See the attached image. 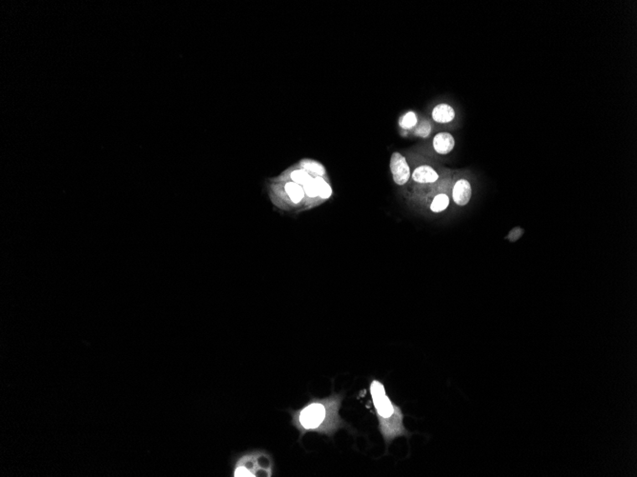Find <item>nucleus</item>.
Wrapping results in <instances>:
<instances>
[{
	"instance_id": "f257e3e1",
	"label": "nucleus",
	"mask_w": 637,
	"mask_h": 477,
	"mask_svg": "<svg viewBox=\"0 0 637 477\" xmlns=\"http://www.w3.org/2000/svg\"><path fill=\"white\" fill-rule=\"evenodd\" d=\"M343 395L332 394L324 398H312L301 409L291 411L292 425L301 433L317 432L333 437L346 423L340 416Z\"/></svg>"
},
{
	"instance_id": "f03ea898",
	"label": "nucleus",
	"mask_w": 637,
	"mask_h": 477,
	"mask_svg": "<svg viewBox=\"0 0 637 477\" xmlns=\"http://www.w3.org/2000/svg\"><path fill=\"white\" fill-rule=\"evenodd\" d=\"M369 394L378 419L379 431L386 447L398 437H409L410 432L404 426V413L386 394L384 383L379 379H372Z\"/></svg>"
},
{
	"instance_id": "7ed1b4c3",
	"label": "nucleus",
	"mask_w": 637,
	"mask_h": 477,
	"mask_svg": "<svg viewBox=\"0 0 637 477\" xmlns=\"http://www.w3.org/2000/svg\"><path fill=\"white\" fill-rule=\"evenodd\" d=\"M274 461L266 451L256 450L242 454L234 466L235 477H271Z\"/></svg>"
},
{
	"instance_id": "20e7f679",
	"label": "nucleus",
	"mask_w": 637,
	"mask_h": 477,
	"mask_svg": "<svg viewBox=\"0 0 637 477\" xmlns=\"http://www.w3.org/2000/svg\"><path fill=\"white\" fill-rule=\"evenodd\" d=\"M391 170L394 182L400 186L405 184L410 178V168L405 157L400 153H394L391 156Z\"/></svg>"
},
{
	"instance_id": "39448f33",
	"label": "nucleus",
	"mask_w": 637,
	"mask_h": 477,
	"mask_svg": "<svg viewBox=\"0 0 637 477\" xmlns=\"http://www.w3.org/2000/svg\"><path fill=\"white\" fill-rule=\"evenodd\" d=\"M472 197V187L466 179H459L453 186V201L458 206H466L468 204Z\"/></svg>"
},
{
	"instance_id": "423d86ee",
	"label": "nucleus",
	"mask_w": 637,
	"mask_h": 477,
	"mask_svg": "<svg viewBox=\"0 0 637 477\" xmlns=\"http://www.w3.org/2000/svg\"><path fill=\"white\" fill-rule=\"evenodd\" d=\"M455 147V139L449 133H439L433 138V148L439 155L445 156L453 151Z\"/></svg>"
},
{
	"instance_id": "0eeeda50",
	"label": "nucleus",
	"mask_w": 637,
	"mask_h": 477,
	"mask_svg": "<svg viewBox=\"0 0 637 477\" xmlns=\"http://www.w3.org/2000/svg\"><path fill=\"white\" fill-rule=\"evenodd\" d=\"M412 178L415 182L421 184L434 183L439 179L438 172L428 165H422L416 168L412 174Z\"/></svg>"
},
{
	"instance_id": "6e6552de",
	"label": "nucleus",
	"mask_w": 637,
	"mask_h": 477,
	"mask_svg": "<svg viewBox=\"0 0 637 477\" xmlns=\"http://www.w3.org/2000/svg\"><path fill=\"white\" fill-rule=\"evenodd\" d=\"M432 118L434 121L441 124L449 123L455 118V111L448 104L442 103L437 105L432 111Z\"/></svg>"
},
{
	"instance_id": "1a4fd4ad",
	"label": "nucleus",
	"mask_w": 637,
	"mask_h": 477,
	"mask_svg": "<svg viewBox=\"0 0 637 477\" xmlns=\"http://www.w3.org/2000/svg\"><path fill=\"white\" fill-rule=\"evenodd\" d=\"M285 191L288 193L289 198H291V200L298 203L302 200L304 197V191L301 185L297 184L295 182H289L285 185Z\"/></svg>"
},
{
	"instance_id": "9d476101",
	"label": "nucleus",
	"mask_w": 637,
	"mask_h": 477,
	"mask_svg": "<svg viewBox=\"0 0 637 477\" xmlns=\"http://www.w3.org/2000/svg\"><path fill=\"white\" fill-rule=\"evenodd\" d=\"M448 206H449V198L445 193H440L433 198V201L430 205V210L433 212L438 213L441 211H445Z\"/></svg>"
},
{
	"instance_id": "9b49d317",
	"label": "nucleus",
	"mask_w": 637,
	"mask_h": 477,
	"mask_svg": "<svg viewBox=\"0 0 637 477\" xmlns=\"http://www.w3.org/2000/svg\"><path fill=\"white\" fill-rule=\"evenodd\" d=\"M315 180L317 186H318L319 196L321 198H323V199L330 198V196L332 193V190H331L330 186L323 180V178H322V177H317L315 178Z\"/></svg>"
},
{
	"instance_id": "f8f14e48",
	"label": "nucleus",
	"mask_w": 637,
	"mask_h": 477,
	"mask_svg": "<svg viewBox=\"0 0 637 477\" xmlns=\"http://www.w3.org/2000/svg\"><path fill=\"white\" fill-rule=\"evenodd\" d=\"M417 122H418V119H417L416 115L413 112H408L400 120V125L404 129H411L417 124Z\"/></svg>"
},
{
	"instance_id": "ddd939ff",
	"label": "nucleus",
	"mask_w": 637,
	"mask_h": 477,
	"mask_svg": "<svg viewBox=\"0 0 637 477\" xmlns=\"http://www.w3.org/2000/svg\"><path fill=\"white\" fill-rule=\"evenodd\" d=\"M291 178H292V180H293V182H295V183L303 186L309 181L311 177L309 176V174L306 170H294L291 174Z\"/></svg>"
},
{
	"instance_id": "4468645a",
	"label": "nucleus",
	"mask_w": 637,
	"mask_h": 477,
	"mask_svg": "<svg viewBox=\"0 0 637 477\" xmlns=\"http://www.w3.org/2000/svg\"><path fill=\"white\" fill-rule=\"evenodd\" d=\"M303 191L310 198H315L317 196H319L318 186L316 183L315 178H310L309 181L303 185Z\"/></svg>"
},
{
	"instance_id": "2eb2a0df",
	"label": "nucleus",
	"mask_w": 637,
	"mask_h": 477,
	"mask_svg": "<svg viewBox=\"0 0 637 477\" xmlns=\"http://www.w3.org/2000/svg\"><path fill=\"white\" fill-rule=\"evenodd\" d=\"M302 167L304 170H310L316 175H318V177H322L325 172L322 165L320 163H316V162H304L302 163Z\"/></svg>"
},
{
	"instance_id": "dca6fc26",
	"label": "nucleus",
	"mask_w": 637,
	"mask_h": 477,
	"mask_svg": "<svg viewBox=\"0 0 637 477\" xmlns=\"http://www.w3.org/2000/svg\"><path fill=\"white\" fill-rule=\"evenodd\" d=\"M431 129L432 128L430 123L428 122V121H423V122L421 123V124L419 125L418 129H416V132H415V133H416V135L419 136V137L425 138V137H427L429 136V135H430Z\"/></svg>"
}]
</instances>
